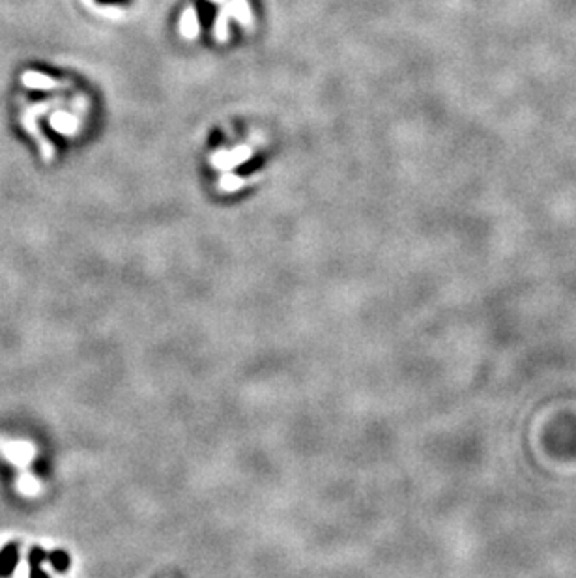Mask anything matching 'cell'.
<instances>
[{
	"mask_svg": "<svg viewBox=\"0 0 576 578\" xmlns=\"http://www.w3.org/2000/svg\"><path fill=\"white\" fill-rule=\"evenodd\" d=\"M19 563V545L8 542L0 548V578H8L16 573Z\"/></svg>",
	"mask_w": 576,
	"mask_h": 578,
	"instance_id": "obj_1",
	"label": "cell"
},
{
	"mask_svg": "<svg viewBox=\"0 0 576 578\" xmlns=\"http://www.w3.org/2000/svg\"><path fill=\"white\" fill-rule=\"evenodd\" d=\"M47 560V552L41 547H32L28 552V567H31V578H51L41 569V563Z\"/></svg>",
	"mask_w": 576,
	"mask_h": 578,
	"instance_id": "obj_2",
	"label": "cell"
},
{
	"mask_svg": "<svg viewBox=\"0 0 576 578\" xmlns=\"http://www.w3.org/2000/svg\"><path fill=\"white\" fill-rule=\"evenodd\" d=\"M47 560L51 562L52 569L57 571V573H66L67 569H70V556H67V552H64V550H52L51 554H47Z\"/></svg>",
	"mask_w": 576,
	"mask_h": 578,
	"instance_id": "obj_3",
	"label": "cell"
}]
</instances>
